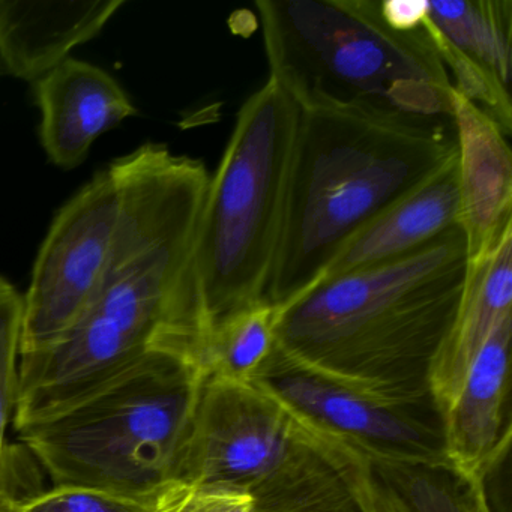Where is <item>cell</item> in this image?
<instances>
[{
    "label": "cell",
    "instance_id": "6da1fadb",
    "mask_svg": "<svg viewBox=\"0 0 512 512\" xmlns=\"http://www.w3.org/2000/svg\"><path fill=\"white\" fill-rule=\"evenodd\" d=\"M121 214L92 301L49 349L20 355L16 431L100 388L152 350L200 362L202 322L187 277L211 173L202 161L146 143L109 167Z\"/></svg>",
    "mask_w": 512,
    "mask_h": 512
},
{
    "label": "cell",
    "instance_id": "7a4b0ae2",
    "mask_svg": "<svg viewBox=\"0 0 512 512\" xmlns=\"http://www.w3.org/2000/svg\"><path fill=\"white\" fill-rule=\"evenodd\" d=\"M455 155L449 119L361 106L299 107L265 301L283 308L313 289L359 232Z\"/></svg>",
    "mask_w": 512,
    "mask_h": 512
},
{
    "label": "cell",
    "instance_id": "3957f363",
    "mask_svg": "<svg viewBox=\"0 0 512 512\" xmlns=\"http://www.w3.org/2000/svg\"><path fill=\"white\" fill-rule=\"evenodd\" d=\"M467 271L466 236L457 224L400 259L320 281L280 308L275 341L341 376L428 385Z\"/></svg>",
    "mask_w": 512,
    "mask_h": 512
},
{
    "label": "cell",
    "instance_id": "277c9868",
    "mask_svg": "<svg viewBox=\"0 0 512 512\" xmlns=\"http://www.w3.org/2000/svg\"><path fill=\"white\" fill-rule=\"evenodd\" d=\"M256 7L269 77L298 107L451 119V80L427 32L392 28L379 0H260Z\"/></svg>",
    "mask_w": 512,
    "mask_h": 512
},
{
    "label": "cell",
    "instance_id": "5b68a950",
    "mask_svg": "<svg viewBox=\"0 0 512 512\" xmlns=\"http://www.w3.org/2000/svg\"><path fill=\"white\" fill-rule=\"evenodd\" d=\"M203 380L196 358L152 350L100 388L17 433L53 487L151 500L172 481Z\"/></svg>",
    "mask_w": 512,
    "mask_h": 512
},
{
    "label": "cell",
    "instance_id": "8992f818",
    "mask_svg": "<svg viewBox=\"0 0 512 512\" xmlns=\"http://www.w3.org/2000/svg\"><path fill=\"white\" fill-rule=\"evenodd\" d=\"M298 119V104L268 77L239 109L209 178L187 278L205 338L221 320L266 299Z\"/></svg>",
    "mask_w": 512,
    "mask_h": 512
},
{
    "label": "cell",
    "instance_id": "52a82bcc",
    "mask_svg": "<svg viewBox=\"0 0 512 512\" xmlns=\"http://www.w3.org/2000/svg\"><path fill=\"white\" fill-rule=\"evenodd\" d=\"M250 383L293 416L362 451L445 458L443 421L428 385L365 382L316 367L275 341Z\"/></svg>",
    "mask_w": 512,
    "mask_h": 512
},
{
    "label": "cell",
    "instance_id": "ba28073f",
    "mask_svg": "<svg viewBox=\"0 0 512 512\" xmlns=\"http://www.w3.org/2000/svg\"><path fill=\"white\" fill-rule=\"evenodd\" d=\"M121 214L112 170L98 173L53 220L23 298L20 355L61 340L97 293Z\"/></svg>",
    "mask_w": 512,
    "mask_h": 512
},
{
    "label": "cell",
    "instance_id": "9c48e42d",
    "mask_svg": "<svg viewBox=\"0 0 512 512\" xmlns=\"http://www.w3.org/2000/svg\"><path fill=\"white\" fill-rule=\"evenodd\" d=\"M292 413L250 382L205 377L173 478L251 491L289 457Z\"/></svg>",
    "mask_w": 512,
    "mask_h": 512
},
{
    "label": "cell",
    "instance_id": "30bf717a",
    "mask_svg": "<svg viewBox=\"0 0 512 512\" xmlns=\"http://www.w3.org/2000/svg\"><path fill=\"white\" fill-rule=\"evenodd\" d=\"M449 121L457 143L458 224L475 260L512 230L511 149L502 128L454 89Z\"/></svg>",
    "mask_w": 512,
    "mask_h": 512
},
{
    "label": "cell",
    "instance_id": "8fae6325",
    "mask_svg": "<svg viewBox=\"0 0 512 512\" xmlns=\"http://www.w3.org/2000/svg\"><path fill=\"white\" fill-rule=\"evenodd\" d=\"M511 335L509 314L497 323L473 361L454 403L442 413L446 458L484 481L511 446Z\"/></svg>",
    "mask_w": 512,
    "mask_h": 512
},
{
    "label": "cell",
    "instance_id": "7c38bea8",
    "mask_svg": "<svg viewBox=\"0 0 512 512\" xmlns=\"http://www.w3.org/2000/svg\"><path fill=\"white\" fill-rule=\"evenodd\" d=\"M41 110V143L61 169H74L92 143L137 109L110 74L88 62L65 59L34 83Z\"/></svg>",
    "mask_w": 512,
    "mask_h": 512
},
{
    "label": "cell",
    "instance_id": "4fadbf2b",
    "mask_svg": "<svg viewBox=\"0 0 512 512\" xmlns=\"http://www.w3.org/2000/svg\"><path fill=\"white\" fill-rule=\"evenodd\" d=\"M338 442L365 512H493L484 479L446 457H386Z\"/></svg>",
    "mask_w": 512,
    "mask_h": 512
},
{
    "label": "cell",
    "instance_id": "5bb4252c",
    "mask_svg": "<svg viewBox=\"0 0 512 512\" xmlns=\"http://www.w3.org/2000/svg\"><path fill=\"white\" fill-rule=\"evenodd\" d=\"M124 4L0 0V65L11 76L35 83L71 50L97 37Z\"/></svg>",
    "mask_w": 512,
    "mask_h": 512
},
{
    "label": "cell",
    "instance_id": "9a60e30c",
    "mask_svg": "<svg viewBox=\"0 0 512 512\" xmlns=\"http://www.w3.org/2000/svg\"><path fill=\"white\" fill-rule=\"evenodd\" d=\"M509 314H512V230L484 256L469 260L460 307L428 371V388L440 415L454 403L473 361L497 323Z\"/></svg>",
    "mask_w": 512,
    "mask_h": 512
},
{
    "label": "cell",
    "instance_id": "2e32d148",
    "mask_svg": "<svg viewBox=\"0 0 512 512\" xmlns=\"http://www.w3.org/2000/svg\"><path fill=\"white\" fill-rule=\"evenodd\" d=\"M458 220L460 191L455 155L436 175L359 232L329 263L319 283L400 259L457 226Z\"/></svg>",
    "mask_w": 512,
    "mask_h": 512
},
{
    "label": "cell",
    "instance_id": "e0dca14e",
    "mask_svg": "<svg viewBox=\"0 0 512 512\" xmlns=\"http://www.w3.org/2000/svg\"><path fill=\"white\" fill-rule=\"evenodd\" d=\"M293 418L292 451L251 491L253 512H365L337 437Z\"/></svg>",
    "mask_w": 512,
    "mask_h": 512
},
{
    "label": "cell",
    "instance_id": "ac0fdd59",
    "mask_svg": "<svg viewBox=\"0 0 512 512\" xmlns=\"http://www.w3.org/2000/svg\"><path fill=\"white\" fill-rule=\"evenodd\" d=\"M425 22L503 85L511 80V0H433Z\"/></svg>",
    "mask_w": 512,
    "mask_h": 512
},
{
    "label": "cell",
    "instance_id": "d6986e66",
    "mask_svg": "<svg viewBox=\"0 0 512 512\" xmlns=\"http://www.w3.org/2000/svg\"><path fill=\"white\" fill-rule=\"evenodd\" d=\"M278 314L280 308L262 301L215 325L200 350L205 377L250 382L274 346Z\"/></svg>",
    "mask_w": 512,
    "mask_h": 512
},
{
    "label": "cell",
    "instance_id": "ffe728a7",
    "mask_svg": "<svg viewBox=\"0 0 512 512\" xmlns=\"http://www.w3.org/2000/svg\"><path fill=\"white\" fill-rule=\"evenodd\" d=\"M23 298L0 277V509L19 502L13 487V452L5 440L17 400Z\"/></svg>",
    "mask_w": 512,
    "mask_h": 512
},
{
    "label": "cell",
    "instance_id": "44dd1931",
    "mask_svg": "<svg viewBox=\"0 0 512 512\" xmlns=\"http://www.w3.org/2000/svg\"><path fill=\"white\" fill-rule=\"evenodd\" d=\"M11 512H152L151 500L61 485L14 503Z\"/></svg>",
    "mask_w": 512,
    "mask_h": 512
},
{
    "label": "cell",
    "instance_id": "7402d4cb",
    "mask_svg": "<svg viewBox=\"0 0 512 512\" xmlns=\"http://www.w3.org/2000/svg\"><path fill=\"white\" fill-rule=\"evenodd\" d=\"M253 505L248 491L176 479L163 485L151 499L152 512H253Z\"/></svg>",
    "mask_w": 512,
    "mask_h": 512
},
{
    "label": "cell",
    "instance_id": "603a6c76",
    "mask_svg": "<svg viewBox=\"0 0 512 512\" xmlns=\"http://www.w3.org/2000/svg\"><path fill=\"white\" fill-rule=\"evenodd\" d=\"M380 14L397 31L412 32L421 28L427 10L425 0H379Z\"/></svg>",
    "mask_w": 512,
    "mask_h": 512
},
{
    "label": "cell",
    "instance_id": "cb8c5ba5",
    "mask_svg": "<svg viewBox=\"0 0 512 512\" xmlns=\"http://www.w3.org/2000/svg\"><path fill=\"white\" fill-rule=\"evenodd\" d=\"M11 509H13V505L0 509V512H11Z\"/></svg>",
    "mask_w": 512,
    "mask_h": 512
}]
</instances>
